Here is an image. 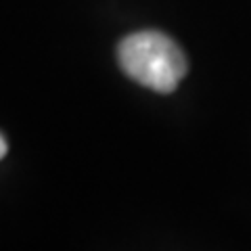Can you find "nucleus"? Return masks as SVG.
Wrapping results in <instances>:
<instances>
[{
    "label": "nucleus",
    "instance_id": "nucleus-1",
    "mask_svg": "<svg viewBox=\"0 0 251 251\" xmlns=\"http://www.w3.org/2000/svg\"><path fill=\"white\" fill-rule=\"evenodd\" d=\"M117 61L128 77L161 94L176 90L188 69L182 49L155 29L126 36L117 46Z\"/></svg>",
    "mask_w": 251,
    "mask_h": 251
},
{
    "label": "nucleus",
    "instance_id": "nucleus-2",
    "mask_svg": "<svg viewBox=\"0 0 251 251\" xmlns=\"http://www.w3.org/2000/svg\"><path fill=\"white\" fill-rule=\"evenodd\" d=\"M6 151H9V145H6V140H4V136L0 134V159L6 155Z\"/></svg>",
    "mask_w": 251,
    "mask_h": 251
}]
</instances>
